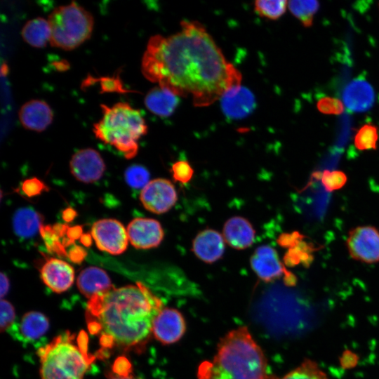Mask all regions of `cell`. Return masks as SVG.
I'll return each instance as SVG.
<instances>
[{
    "label": "cell",
    "instance_id": "obj_22",
    "mask_svg": "<svg viewBox=\"0 0 379 379\" xmlns=\"http://www.w3.org/2000/svg\"><path fill=\"white\" fill-rule=\"evenodd\" d=\"M43 217L29 207L20 208L14 213L13 229L17 236L23 239L34 237L42 227Z\"/></svg>",
    "mask_w": 379,
    "mask_h": 379
},
{
    "label": "cell",
    "instance_id": "obj_15",
    "mask_svg": "<svg viewBox=\"0 0 379 379\" xmlns=\"http://www.w3.org/2000/svg\"><path fill=\"white\" fill-rule=\"evenodd\" d=\"M220 100L222 112L230 119L245 118L255 107V100L253 93L241 85L228 90Z\"/></svg>",
    "mask_w": 379,
    "mask_h": 379
},
{
    "label": "cell",
    "instance_id": "obj_37",
    "mask_svg": "<svg viewBox=\"0 0 379 379\" xmlns=\"http://www.w3.org/2000/svg\"><path fill=\"white\" fill-rule=\"evenodd\" d=\"M100 86L102 91L105 92H124L122 84L119 78L105 77L100 79Z\"/></svg>",
    "mask_w": 379,
    "mask_h": 379
},
{
    "label": "cell",
    "instance_id": "obj_23",
    "mask_svg": "<svg viewBox=\"0 0 379 379\" xmlns=\"http://www.w3.org/2000/svg\"><path fill=\"white\" fill-rule=\"evenodd\" d=\"M48 328V318L36 311L25 313L18 326L19 335L23 340L28 342L36 340L44 335Z\"/></svg>",
    "mask_w": 379,
    "mask_h": 379
},
{
    "label": "cell",
    "instance_id": "obj_21",
    "mask_svg": "<svg viewBox=\"0 0 379 379\" xmlns=\"http://www.w3.org/2000/svg\"><path fill=\"white\" fill-rule=\"evenodd\" d=\"M179 101V96L159 86L148 91L144 100L146 107L153 114L161 117L171 116Z\"/></svg>",
    "mask_w": 379,
    "mask_h": 379
},
{
    "label": "cell",
    "instance_id": "obj_2",
    "mask_svg": "<svg viewBox=\"0 0 379 379\" xmlns=\"http://www.w3.org/2000/svg\"><path fill=\"white\" fill-rule=\"evenodd\" d=\"M163 303L141 282L97 294L88 302L86 319L103 349L140 347L152 333L153 321Z\"/></svg>",
    "mask_w": 379,
    "mask_h": 379
},
{
    "label": "cell",
    "instance_id": "obj_26",
    "mask_svg": "<svg viewBox=\"0 0 379 379\" xmlns=\"http://www.w3.org/2000/svg\"><path fill=\"white\" fill-rule=\"evenodd\" d=\"M271 379H330L319 364L310 358L305 359L298 366L284 375Z\"/></svg>",
    "mask_w": 379,
    "mask_h": 379
},
{
    "label": "cell",
    "instance_id": "obj_34",
    "mask_svg": "<svg viewBox=\"0 0 379 379\" xmlns=\"http://www.w3.org/2000/svg\"><path fill=\"white\" fill-rule=\"evenodd\" d=\"M1 331L8 329L13 324L15 319V308L13 305L6 300H1Z\"/></svg>",
    "mask_w": 379,
    "mask_h": 379
},
{
    "label": "cell",
    "instance_id": "obj_7",
    "mask_svg": "<svg viewBox=\"0 0 379 379\" xmlns=\"http://www.w3.org/2000/svg\"><path fill=\"white\" fill-rule=\"evenodd\" d=\"M346 246L350 256L371 264L379 261V231L370 225L358 226L348 232Z\"/></svg>",
    "mask_w": 379,
    "mask_h": 379
},
{
    "label": "cell",
    "instance_id": "obj_20",
    "mask_svg": "<svg viewBox=\"0 0 379 379\" xmlns=\"http://www.w3.org/2000/svg\"><path fill=\"white\" fill-rule=\"evenodd\" d=\"M77 284L79 291L88 299L114 287L107 272L97 267H88L81 271Z\"/></svg>",
    "mask_w": 379,
    "mask_h": 379
},
{
    "label": "cell",
    "instance_id": "obj_8",
    "mask_svg": "<svg viewBox=\"0 0 379 379\" xmlns=\"http://www.w3.org/2000/svg\"><path fill=\"white\" fill-rule=\"evenodd\" d=\"M91 236L100 251L112 255L122 253L128 246L127 230L115 219L105 218L94 222Z\"/></svg>",
    "mask_w": 379,
    "mask_h": 379
},
{
    "label": "cell",
    "instance_id": "obj_33",
    "mask_svg": "<svg viewBox=\"0 0 379 379\" xmlns=\"http://www.w3.org/2000/svg\"><path fill=\"white\" fill-rule=\"evenodd\" d=\"M171 171L174 180L183 184L188 182L194 174L191 165L184 160L175 162L172 166Z\"/></svg>",
    "mask_w": 379,
    "mask_h": 379
},
{
    "label": "cell",
    "instance_id": "obj_12",
    "mask_svg": "<svg viewBox=\"0 0 379 379\" xmlns=\"http://www.w3.org/2000/svg\"><path fill=\"white\" fill-rule=\"evenodd\" d=\"M126 230L130 243L139 249L157 247L164 238L161 224L152 218H135L129 222Z\"/></svg>",
    "mask_w": 379,
    "mask_h": 379
},
{
    "label": "cell",
    "instance_id": "obj_27",
    "mask_svg": "<svg viewBox=\"0 0 379 379\" xmlns=\"http://www.w3.org/2000/svg\"><path fill=\"white\" fill-rule=\"evenodd\" d=\"M288 7L291 13L305 27H310L312 25L314 16L319 8V3L317 1H288Z\"/></svg>",
    "mask_w": 379,
    "mask_h": 379
},
{
    "label": "cell",
    "instance_id": "obj_39",
    "mask_svg": "<svg viewBox=\"0 0 379 379\" xmlns=\"http://www.w3.org/2000/svg\"><path fill=\"white\" fill-rule=\"evenodd\" d=\"M0 285L1 298L3 299L4 297L8 293L10 287L9 279L3 272H1L0 275Z\"/></svg>",
    "mask_w": 379,
    "mask_h": 379
},
{
    "label": "cell",
    "instance_id": "obj_32",
    "mask_svg": "<svg viewBox=\"0 0 379 379\" xmlns=\"http://www.w3.org/2000/svg\"><path fill=\"white\" fill-rule=\"evenodd\" d=\"M317 107L321 113L325 114L338 115L344 111V104L340 100L328 96L320 98Z\"/></svg>",
    "mask_w": 379,
    "mask_h": 379
},
{
    "label": "cell",
    "instance_id": "obj_30",
    "mask_svg": "<svg viewBox=\"0 0 379 379\" xmlns=\"http://www.w3.org/2000/svg\"><path fill=\"white\" fill-rule=\"evenodd\" d=\"M124 178L130 187L135 189H142L149 182V173L142 166L132 165L125 171Z\"/></svg>",
    "mask_w": 379,
    "mask_h": 379
},
{
    "label": "cell",
    "instance_id": "obj_36",
    "mask_svg": "<svg viewBox=\"0 0 379 379\" xmlns=\"http://www.w3.org/2000/svg\"><path fill=\"white\" fill-rule=\"evenodd\" d=\"M22 189L28 197H32L40 194L45 189V185L39 180L32 178L25 180Z\"/></svg>",
    "mask_w": 379,
    "mask_h": 379
},
{
    "label": "cell",
    "instance_id": "obj_24",
    "mask_svg": "<svg viewBox=\"0 0 379 379\" xmlns=\"http://www.w3.org/2000/svg\"><path fill=\"white\" fill-rule=\"evenodd\" d=\"M21 34L29 45L36 48L44 47L50 41L51 28L48 20L36 17L28 20L23 26Z\"/></svg>",
    "mask_w": 379,
    "mask_h": 379
},
{
    "label": "cell",
    "instance_id": "obj_4",
    "mask_svg": "<svg viewBox=\"0 0 379 379\" xmlns=\"http://www.w3.org/2000/svg\"><path fill=\"white\" fill-rule=\"evenodd\" d=\"M88 336L65 331L38 350L41 379H84L95 357L88 352Z\"/></svg>",
    "mask_w": 379,
    "mask_h": 379
},
{
    "label": "cell",
    "instance_id": "obj_19",
    "mask_svg": "<svg viewBox=\"0 0 379 379\" xmlns=\"http://www.w3.org/2000/svg\"><path fill=\"white\" fill-rule=\"evenodd\" d=\"M255 234V230L249 221L240 216L230 218L223 227L225 241L236 249H244L251 246Z\"/></svg>",
    "mask_w": 379,
    "mask_h": 379
},
{
    "label": "cell",
    "instance_id": "obj_11",
    "mask_svg": "<svg viewBox=\"0 0 379 379\" xmlns=\"http://www.w3.org/2000/svg\"><path fill=\"white\" fill-rule=\"evenodd\" d=\"M70 171L79 181L92 183L98 180L105 170V162L99 152L86 148L74 153L69 162Z\"/></svg>",
    "mask_w": 379,
    "mask_h": 379
},
{
    "label": "cell",
    "instance_id": "obj_18",
    "mask_svg": "<svg viewBox=\"0 0 379 379\" xmlns=\"http://www.w3.org/2000/svg\"><path fill=\"white\" fill-rule=\"evenodd\" d=\"M192 251L202 261L206 263L214 262L223 255L224 239L214 230H205L199 232L194 239Z\"/></svg>",
    "mask_w": 379,
    "mask_h": 379
},
{
    "label": "cell",
    "instance_id": "obj_14",
    "mask_svg": "<svg viewBox=\"0 0 379 379\" xmlns=\"http://www.w3.org/2000/svg\"><path fill=\"white\" fill-rule=\"evenodd\" d=\"M40 277L52 291L60 293L72 286L74 280V270L67 262L52 258L42 265Z\"/></svg>",
    "mask_w": 379,
    "mask_h": 379
},
{
    "label": "cell",
    "instance_id": "obj_9",
    "mask_svg": "<svg viewBox=\"0 0 379 379\" xmlns=\"http://www.w3.org/2000/svg\"><path fill=\"white\" fill-rule=\"evenodd\" d=\"M251 265L262 281H271L284 275L286 284L293 286L296 283V277L286 270L276 250L270 246L263 245L257 248L251 258Z\"/></svg>",
    "mask_w": 379,
    "mask_h": 379
},
{
    "label": "cell",
    "instance_id": "obj_13",
    "mask_svg": "<svg viewBox=\"0 0 379 379\" xmlns=\"http://www.w3.org/2000/svg\"><path fill=\"white\" fill-rule=\"evenodd\" d=\"M185 331L184 318L181 313L174 308H163L153 321L152 334L163 344H171L178 341Z\"/></svg>",
    "mask_w": 379,
    "mask_h": 379
},
{
    "label": "cell",
    "instance_id": "obj_25",
    "mask_svg": "<svg viewBox=\"0 0 379 379\" xmlns=\"http://www.w3.org/2000/svg\"><path fill=\"white\" fill-rule=\"evenodd\" d=\"M320 248L312 243L302 240L296 246L288 249L284 256V263L288 267L302 265L309 267L314 260V253Z\"/></svg>",
    "mask_w": 379,
    "mask_h": 379
},
{
    "label": "cell",
    "instance_id": "obj_31",
    "mask_svg": "<svg viewBox=\"0 0 379 379\" xmlns=\"http://www.w3.org/2000/svg\"><path fill=\"white\" fill-rule=\"evenodd\" d=\"M347 178L340 171L325 170L321 175V183L327 192H333L341 189L347 182Z\"/></svg>",
    "mask_w": 379,
    "mask_h": 379
},
{
    "label": "cell",
    "instance_id": "obj_1",
    "mask_svg": "<svg viewBox=\"0 0 379 379\" xmlns=\"http://www.w3.org/2000/svg\"><path fill=\"white\" fill-rule=\"evenodd\" d=\"M180 27L168 36L150 37L142 58V73L178 96H190L197 107L208 106L240 86L241 74L201 23L183 20Z\"/></svg>",
    "mask_w": 379,
    "mask_h": 379
},
{
    "label": "cell",
    "instance_id": "obj_17",
    "mask_svg": "<svg viewBox=\"0 0 379 379\" xmlns=\"http://www.w3.org/2000/svg\"><path fill=\"white\" fill-rule=\"evenodd\" d=\"M18 117L25 128L40 132L52 122L53 112L46 102L34 99L22 105Z\"/></svg>",
    "mask_w": 379,
    "mask_h": 379
},
{
    "label": "cell",
    "instance_id": "obj_40",
    "mask_svg": "<svg viewBox=\"0 0 379 379\" xmlns=\"http://www.w3.org/2000/svg\"><path fill=\"white\" fill-rule=\"evenodd\" d=\"M107 379H136L131 373L119 375L117 373H112L108 376Z\"/></svg>",
    "mask_w": 379,
    "mask_h": 379
},
{
    "label": "cell",
    "instance_id": "obj_5",
    "mask_svg": "<svg viewBox=\"0 0 379 379\" xmlns=\"http://www.w3.org/2000/svg\"><path fill=\"white\" fill-rule=\"evenodd\" d=\"M100 107L102 118L93 128L95 137L115 147L126 159L134 157L138 150V140L147 131L140 112L127 102Z\"/></svg>",
    "mask_w": 379,
    "mask_h": 379
},
{
    "label": "cell",
    "instance_id": "obj_10",
    "mask_svg": "<svg viewBox=\"0 0 379 379\" xmlns=\"http://www.w3.org/2000/svg\"><path fill=\"white\" fill-rule=\"evenodd\" d=\"M140 199L147 210L161 214L168 211L175 205L178 195L171 181L157 178L149 181L142 189Z\"/></svg>",
    "mask_w": 379,
    "mask_h": 379
},
{
    "label": "cell",
    "instance_id": "obj_6",
    "mask_svg": "<svg viewBox=\"0 0 379 379\" xmlns=\"http://www.w3.org/2000/svg\"><path fill=\"white\" fill-rule=\"evenodd\" d=\"M52 46L72 50L87 40L93 28L91 13L76 2L55 7L48 17Z\"/></svg>",
    "mask_w": 379,
    "mask_h": 379
},
{
    "label": "cell",
    "instance_id": "obj_35",
    "mask_svg": "<svg viewBox=\"0 0 379 379\" xmlns=\"http://www.w3.org/2000/svg\"><path fill=\"white\" fill-rule=\"evenodd\" d=\"M305 236L298 231L281 234L277 239L278 244L283 248H292L303 240Z\"/></svg>",
    "mask_w": 379,
    "mask_h": 379
},
{
    "label": "cell",
    "instance_id": "obj_28",
    "mask_svg": "<svg viewBox=\"0 0 379 379\" xmlns=\"http://www.w3.org/2000/svg\"><path fill=\"white\" fill-rule=\"evenodd\" d=\"M378 140V128L371 124L363 125L354 138V144L359 150L376 149Z\"/></svg>",
    "mask_w": 379,
    "mask_h": 379
},
{
    "label": "cell",
    "instance_id": "obj_29",
    "mask_svg": "<svg viewBox=\"0 0 379 379\" xmlns=\"http://www.w3.org/2000/svg\"><path fill=\"white\" fill-rule=\"evenodd\" d=\"M287 6L288 1L285 0L256 1L254 11L260 17L277 20L285 13Z\"/></svg>",
    "mask_w": 379,
    "mask_h": 379
},
{
    "label": "cell",
    "instance_id": "obj_3",
    "mask_svg": "<svg viewBox=\"0 0 379 379\" xmlns=\"http://www.w3.org/2000/svg\"><path fill=\"white\" fill-rule=\"evenodd\" d=\"M197 375L198 379H271L266 357L246 326L221 338L215 355L199 366Z\"/></svg>",
    "mask_w": 379,
    "mask_h": 379
},
{
    "label": "cell",
    "instance_id": "obj_16",
    "mask_svg": "<svg viewBox=\"0 0 379 379\" xmlns=\"http://www.w3.org/2000/svg\"><path fill=\"white\" fill-rule=\"evenodd\" d=\"M344 105L352 112L368 110L375 102V92L371 85L364 79H354L343 93Z\"/></svg>",
    "mask_w": 379,
    "mask_h": 379
},
{
    "label": "cell",
    "instance_id": "obj_38",
    "mask_svg": "<svg viewBox=\"0 0 379 379\" xmlns=\"http://www.w3.org/2000/svg\"><path fill=\"white\" fill-rule=\"evenodd\" d=\"M340 364L343 368H350L357 365L358 357L350 351H345L340 357Z\"/></svg>",
    "mask_w": 379,
    "mask_h": 379
}]
</instances>
